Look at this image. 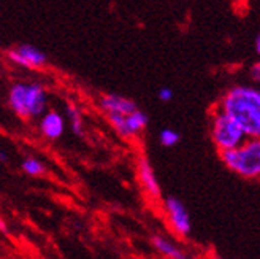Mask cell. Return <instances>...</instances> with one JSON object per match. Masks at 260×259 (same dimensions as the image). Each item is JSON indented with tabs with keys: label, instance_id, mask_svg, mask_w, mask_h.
I'll list each match as a JSON object with an SVG mask.
<instances>
[{
	"label": "cell",
	"instance_id": "9c48e42d",
	"mask_svg": "<svg viewBox=\"0 0 260 259\" xmlns=\"http://www.w3.org/2000/svg\"><path fill=\"white\" fill-rule=\"evenodd\" d=\"M100 108L105 111V114H128L130 111H134L137 107V103L124 96L119 94H105L100 99Z\"/></svg>",
	"mask_w": 260,
	"mask_h": 259
},
{
	"label": "cell",
	"instance_id": "7c38bea8",
	"mask_svg": "<svg viewBox=\"0 0 260 259\" xmlns=\"http://www.w3.org/2000/svg\"><path fill=\"white\" fill-rule=\"evenodd\" d=\"M67 116H69V121H70V126H72V131L83 137L84 135V126H83V113L81 110L78 108L73 103H69L67 105Z\"/></svg>",
	"mask_w": 260,
	"mask_h": 259
},
{
	"label": "cell",
	"instance_id": "8fae6325",
	"mask_svg": "<svg viewBox=\"0 0 260 259\" xmlns=\"http://www.w3.org/2000/svg\"><path fill=\"white\" fill-rule=\"evenodd\" d=\"M151 242H152V247L155 248V251L164 257H172V259H186L187 257V254L183 250L178 248L173 242H170L162 236H154Z\"/></svg>",
	"mask_w": 260,
	"mask_h": 259
},
{
	"label": "cell",
	"instance_id": "3957f363",
	"mask_svg": "<svg viewBox=\"0 0 260 259\" xmlns=\"http://www.w3.org/2000/svg\"><path fill=\"white\" fill-rule=\"evenodd\" d=\"M220 159L229 170L246 180H255L260 175V140L248 137L241 145L220 151Z\"/></svg>",
	"mask_w": 260,
	"mask_h": 259
},
{
	"label": "cell",
	"instance_id": "e0dca14e",
	"mask_svg": "<svg viewBox=\"0 0 260 259\" xmlns=\"http://www.w3.org/2000/svg\"><path fill=\"white\" fill-rule=\"evenodd\" d=\"M254 46H255L257 54H260V37H258V35L255 37V43H254Z\"/></svg>",
	"mask_w": 260,
	"mask_h": 259
},
{
	"label": "cell",
	"instance_id": "9a60e30c",
	"mask_svg": "<svg viewBox=\"0 0 260 259\" xmlns=\"http://www.w3.org/2000/svg\"><path fill=\"white\" fill-rule=\"evenodd\" d=\"M157 97L160 102H172L173 100V89L170 88H160L159 89V93H157Z\"/></svg>",
	"mask_w": 260,
	"mask_h": 259
},
{
	"label": "cell",
	"instance_id": "8992f818",
	"mask_svg": "<svg viewBox=\"0 0 260 259\" xmlns=\"http://www.w3.org/2000/svg\"><path fill=\"white\" fill-rule=\"evenodd\" d=\"M164 209L167 215V221L170 224L172 231L178 237H187L192 231L190 216L186 205L178 197H167L164 202Z\"/></svg>",
	"mask_w": 260,
	"mask_h": 259
},
{
	"label": "cell",
	"instance_id": "5b68a950",
	"mask_svg": "<svg viewBox=\"0 0 260 259\" xmlns=\"http://www.w3.org/2000/svg\"><path fill=\"white\" fill-rule=\"evenodd\" d=\"M107 120L116 131V134H119L124 138L137 137L138 134L145 131L149 123L148 114L145 111H141L140 108H135L128 114H108Z\"/></svg>",
	"mask_w": 260,
	"mask_h": 259
},
{
	"label": "cell",
	"instance_id": "ba28073f",
	"mask_svg": "<svg viewBox=\"0 0 260 259\" xmlns=\"http://www.w3.org/2000/svg\"><path fill=\"white\" fill-rule=\"evenodd\" d=\"M40 116L42 118L38 123V129H40L42 135L48 140H59L65 132L63 116L56 110H45Z\"/></svg>",
	"mask_w": 260,
	"mask_h": 259
},
{
	"label": "cell",
	"instance_id": "30bf717a",
	"mask_svg": "<svg viewBox=\"0 0 260 259\" xmlns=\"http://www.w3.org/2000/svg\"><path fill=\"white\" fill-rule=\"evenodd\" d=\"M138 180H140V185L143 186L151 197L157 199L160 197V185H159V180L157 175L154 172V167L149 164L148 159H140L138 161Z\"/></svg>",
	"mask_w": 260,
	"mask_h": 259
},
{
	"label": "cell",
	"instance_id": "6da1fadb",
	"mask_svg": "<svg viewBox=\"0 0 260 259\" xmlns=\"http://www.w3.org/2000/svg\"><path fill=\"white\" fill-rule=\"evenodd\" d=\"M219 110L235 120L248 137H260V91L255 86L230 88L220 99Z\"/></svg>",
	"mask_w": 260,
	"mask_h": 259
},
{
	"label": "cell",
	"instance_id": "52a82bcc",
	"mask_svg": "<svg viewBox=\"0 0 260 259\" xmlns=\"http://www.w3.org/2000/svg\"><path fill=\"white\" fill-rule=\"evenodd\" d=\"M7 57L15 66H19L22 69L29 70H38L43 69L48 64V57L42 49H38L32 45H19L16 48H11Z\"/></svg>",
	"mask_w": 260,
	"mask_h": 259
},
{
	"label": "cell",
	"instance_id": "2e32d148",
	"mask_svg": "<svg viewBox=\"0 0 260 259\" xmlns=\"http://www.w3.org/2000/svg\"><path fill=\"white\" fill-rule=\"evenodd\" d=\"M251 78L258 81L260 80V64H254L252 69H251Z\"/></svg>",
	"mask_w": 260,
	"mask_h": 259
},
{
	"label": "cell",
	"instance_id": "7a4b0ae2",
	"mask_svg": "<svg viewBox=\"0 0 260 259\" xmlns=\"http://www.w3.org/2000/svg\"><path fill=\"white\" fill-rule=\"evenodd\" d=\"M8 107L21 120L38 118L48 105L46 88L40 83H15L8 89Z\"/></svg>",
	"mask_w": 260,
	"mask_h": 259
},
{
	"label": "cell",
	"instance_id": "5bb4252c",
	"mask_svg": "<svg viewBox=\"0 0 260 259\" xmlns=\"http://www.w3.org/2000/svg\"><path fill=\"white\" fill-rule=\"evenodd\" d=\"M179 132L173 131V129H164V131H160L159 134V141L162 147H167V148H172L175 145L179 143Z\"/></svg>",
	"mask_w": 260,
	"mask_h": 259
},
{
	"label": "cell",
	"instance_id": "4fadbf2b",
	"mask_svg": "<svg viewBox=\"0 0 260 259\" xmlns=\"http://www.w3.org/2000/svg\"><path fill=\"white\" fill-rule=\"evenodd\" d=\"M21 169L27 175H30V177H40V175L45 174L46 167H45V164L40 159H37V158H25L22 161V164H21Z\"/></svg>",
	"mask_w": 260,
	"mask_h": 259
},
{
	"label": "cell",
	"instance_id": "277c9868",
	"mask_svg": "<svg viewBox=\"0 0 260 259\" xmlns=\"http://www.w3.org/2000/svg\"><path fill=\"white\" fill-rule=\"evenodd\" d=\"M211 138L219 151H222L241 145L248 135L235 120L217 108L211 118Z\"/></svg>",
	"mask_w": 260,
	"mask_h": 259
},
{
	"label": "cell",
	"instance_id": "ac0fdd59",
	"mask_svg": "<svg viewBox=\"0 0 260 259\" xmlns=\"http://www.w3.org/2000/svg\"><path fill=\"white\" fill-rule=\"evenodd\" d=\"M0 231H4V232H7V226H5V223L0 219Z\"/></svg>",
	"mask_w": 260,
	"mask_h": 259
}]
</instances>
